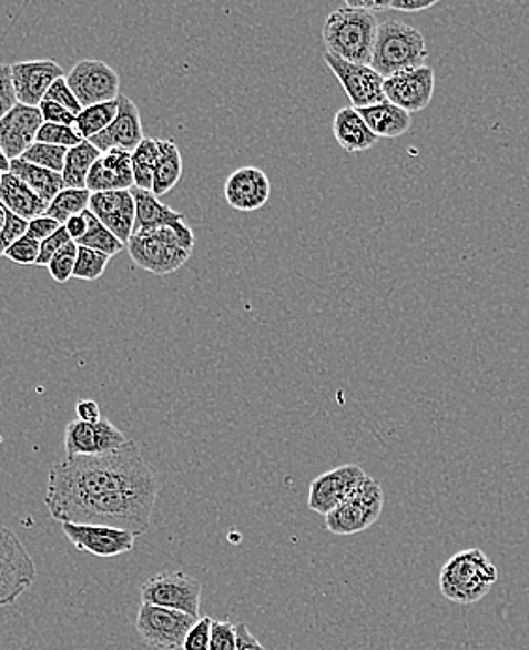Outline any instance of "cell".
Masks as SVG:
<instances>
[{"instance_id": "cell-1", "label": "cell", "mask_w": 529, "mask_h": 650, "mask_svg": "<svg viewBox=\"0 0 529 650\" xmlns=\"http://www.w3.org/2000/svg\"><path fill=\"white\" fill-rule=\"evenodd\" d=\"M159 480L134 440L100 456L51 465L45 506L61 524L105 525L135 538L151 529Z\"/></svg>"}, {"instance_id": "cell-2", "label": "cell", "mask_w": 529, "mask_h": 650, "mask_svg": "<svg viewBox=\"0 0 529 650\" xmlns=\"http://www.w3.org/2000/svg\"><path fill=\"white\" fill-rule=\"evenodd\" d=\"M498 568L479 548L452 555L439 572V592L460 606L481 602L498 583Z\"/></svg>"}, {"instance_id": "cell-3", "label": "cell", "mask_w": 529, "mask_h": 650, "mask_svg": "<svg viewBox=\"0 0 529 650\" xmlns=\"http://www.w3.org/2000/svg\"><path fill=\"white\" fill-rule=\"evenodd\" d=\"M376 13L342 7L323 24L327 53L353 64H370L377 34Z\"/></svg>"}, {"instance_id": "cell-4", "label": "cell", "mask_w": 529, "mask_h": 650, "mask_svg": "<svg viewBox=\"0 0 529 650\" xmlns=\"http://www.w3.org/2000/svg\"><path fill=\"white\" fill-rule=\"evenodd\" d=\"M428 49L420 31L404 21L389 19L377 27L370 67L382 78L426 67Z\"/></svg>"}, {"instance_id": "cell-5", "label": "cell", "mask_w": 529, "mask_h": 650, "mask_svg": "<svg viewBox=\"0 0 529 650\" xmlns=\"http://www.w3.org/2000/svg\"><path fill=\"white\" fill-rule=\"evenodd\" d=\"M130 260L154 276H167L189 263L192 252L181 244L175 230L159 227L130 236Z\"/></svg>"}, {"instance_id": "cell-6", "label": "cell", "mask_w": 529, "mask_h": 650, "mask_svg": "<svg viewBox=\"0 0 529 650\" xmlns=\"http://www.w3.org/2000/svg\"><path fill=\"white\" fill-rule=\"evenodd\" d=\"M384 489L377 480L366 476L359 488L325 516V529L338 536L359 535L376 524L384 512Z\"/></svg>"}, {"instance_id": "cell-7", "label": "cell", "mask_w": 529, "mask_h": 650, "mask_svg": "<svg viewBox=\"0 0 529 650\" xmlns=\"http://www.w3.org/2000/svg\"><path fill=\"white\" fill-rule=\"evenodd\" d=\"M37 565L18 535L0 527V608L12 606L31 589Z\"/></svg>"}, {"instance_id": "cell-8", "label": "cell", "mask_w": 529, "mask_h": 650, "mask_svg": "<svg viewBox=\"0 0 529 650\" xmlns=\"http://www.w3.org/2000/svg\"><path fill=\"white\" fill-rule=\"evenodd\" d=\"M201 583L184 572H165L141 585V603L200 617Z\"/></svg>"}, {"instance_id": "cell-9", "label": "cell", "mask_w": 529, "mask_h": 650, "mask_svg": "<svg viewBox=\"0 0 529 650\" xmlns=\"http://www.w3.org/2000/svg\"><path fill=\"white\" fill-rule=\"evenodd\" d=\"M200 617L141 603L135 630L149 647L159 650L183 649L184 638Z\"/></svg>"}, {"instance_id": "cell-10", "label": "cell", "mask_w": 529, "mask_h": 650, "mask_svg": "<svg viewBox=\"0 0 529 650\" xmlns=\"http://www.w3.org/2000/svg\"><path fill=\"white\" fill-rule=\"evenodd\" d=\"M67 83L81 108L113 102L121 97V78L104 61L85 59L67 73Z\"/></svg>"}, {"instance_id": "cell-11", "label": "cell", "mask_w": 529, "mask_h": 650, "mask_svg": "<svg viewBox=\"0 0 529 650\" xmlns=\"http://www.w3.org/2000/svg\"><path fill=\"white\" fill-rule=\"evenodd\" d=\"M365 470L359 465H340L329 473L316 476L308 489V508L319 516H329L349 495L365 483Z\"/></svg>"}, {"instance_id": "cell-12", "label": "cell", "mask_w": 529, "mask_h": 650, "mask_svg": "<svg viewBox=\"0 0 529 650\" xmlns=\"http://www.w3.org/2000/svg\"><path fill=\"white\" fill-rule=\"evenodd\" d=\"M325 62L340 81L352 108L363 109L385 102V79L370 64H353L325 51Z\"/></svg>"}, {"instance_id": "cell-13", "label": "cell", "mask_w": 529, "mask_h": 650, "mask_svg": "<svg viewBox=\"0 0 529 650\" xmlns=\"http://www.w3.org/2000/svg\"><path fill=\"white\" fill-rule=\"evenodd\" d=\"M129 440L108 418L98 422L73 420L67 426L64 450L67 456H100L121 448Z\"/></svg>"}, {"instance_id": "cell-14", "label": "cell", "mask_w": 529, "mask_h": 650, "mask_svg": "<svg viewBox=\"0 0 529 650\" xmlns=\"http://www.w3.org/2000/svg\"><path fill=\"white\" fill-rule=\"evenodd\" d=\"M62 532L73 548L102 559L130 553L135 546L132 532L105 525L62 524Z\"/></svg>"}, {"instance_id": "cell-15", "label": "cell", "mask_w": 529, "mask_h": 650, "mask_svg": "<svg viewBox=\"0 0 529 650\" xmlns=\"http://www.w3.org/2000/svg\"><path fill=\"white\" fill-rule=\"evenodd\" d=\"M436 75L433 68L420 67L395 73L384 81L385 100L406 113H419L433 102Z\"/></svg>"}, {"instance_id": "cell-16", "label": "cell", "mask_w": 529, "mask_h": 650, "mask_svg": "<svg viewBox=\"0 0 529 650\" xmlns=\"http://www.w3.org/2000/svg\"><path fill=\"white\" fill-rule=\"evenodd\" d=\"M143 139H145V132H143L140 109L134 100L121 94L115 121L111 122L104 132L89 139V143L96 146L102 154L110 151H124L132 154Z\"/></svg>"}, {"instance_id": "cell-17", "label": "cell", "mask_w": 529, "mask_h": 650, "mask_svg": "<svg viewBox=\"0 0 529 650\" xmlns=\"http://www.w3.org/2000/svg\"><path fill=\"white\" fill-rule=\"evenodd\" d=\"M67 73L53 59L42 61L13 62L12 81L18 102L29 108H38L48 94L49 87Z\"/></svg>"}, {"instance_id": "cell-18", "label": "cell", "mask_w": 529, "mask_h": 650, "mask_svg": "<svg viewBox=\"0 0 529 650\" xmlns=\"http://www.w3.org/2000/svg\"><path fill=\"white\" fill-rule=\"evenodd\" d=\"M40 109L18 103L8 115L0 119V146L8 160H18L37 143L42 128Z\"/></svg>"}, {"instance_id": "cell-19", "label": "cell", "mask_w": 529, "mask_h": 650, "mask_svg": "<svg viewBox=\"0 0 529 650\" xmlns=\"http://www.w3.org/2000/svg\"><path fill=\"white\" fill-rule=\"evenodd\" d=\"M89 211L122 242L129 244L134 235L135 201L130 190L92 193Z\"/></svg>"}, {"instance_id": "cell-20", "label": "cell", "mask_w": 529, "mask_h": 650, "mask_svg": "<svg viewBox=\"0 0 529 650\" xmlns=\"http://www.w3.org/2000/svg\"><path fill=\"white\" fill-rule=\"evenodd\" d=\"M224 195L227 205L235 211H260L271 200V181L262 169L246 165L227 176Z\"/></svg>"}, {"instance_id": "cell-21", "label": "cell", "mask_w": 529, "mask_h": 650, "mask_svg": "<svg viewBox=\"0 0 529 650\" xmlns=\"http://www.w3.org/2000/svg\"><path fill=\"white\" fill-rule=\"evenodd\" d=\"M134 187L132 154L124 151H110L98 158L87 176V190L91 193L122 192Z\"/></svg>"}, {"instance_id": "cell-22", "label": "cell", "mask_w": 529, "mask_h": 650, "mask_svg": "<svg viewBox=\"0 0 529 650\" xmlns=\"http://www.w3.org/2000/svg\"><path fill=\"white\" fill-rule=\"evenodd\" d=\"M0 205L4 206L13 216L31 222L48 212L49 203L38 197L31 187L12 173H2L0 181Z\"/></svg>"}, {"instance_id": "cell-23", "label": "cell", "mask_w": 529, "mask_h": 650, "mask_svg": "<svg viewBox=\"0 0 529 650\" xmlns=\"http://www.w3.org/2000/svg\"><path fill=\"white\" fill-rule=\"evenodd\" d=\"M130 192L134 195L135 201L134 233L159 230V227L175 230L176 225L186 222V217L183 214H179L170 206L164 205L153 192H146V190H140V187H132Z\"/></svg>"}, {"instance_id": "cell-24", "label": "cell", "mask_w": 529, "mask_h": 650, "mask_svg": "<svg viewBox=\"0 0 529 650\" xmlns=\"http://www.w3.org/2000/svg\"><path fill=\"white\" fill-rule=\"evenodd\" d=\"M336 143L346 152H365L376 146L377 138L355 108L340 109L333 121Z\"/></svg>"}, {"instance_id": "cell-25", "label": "cell", "mask_w": 529, "mask_h": 650, "mask_svg": "<svg viewBox=\"0 0 529 650\" xmlns=\"http://www.w3.org/2000/svg\"><path fill=\"white\" fill-rule=\"evenodd\" d=\"M366 126L370 128V132L377 139H395L400 138L404 133L409 132L411 128V115L406 113L404 109L396 108L393 103L385 102L376 103L370 108L357 109Z\"/></svg>"}, {"instance_id": "cell-26", "label": "cell", "mask_w": 529, "mask_h": 650, "mask_svg": "<svg viewBox=\"0 0 529 650\" xmlns=\"http://www.w3.org/2000/svg\"><path fill=\"white\" fill-rule=\"evenodd\" d=\"M10 173L18 176L19 181H23L45 203H51L64 190L62 173L38 167V165H32V163L23 162L21 158L10 162Z\"/></svg>"}, {"instance_id": "cell-27", "label": "cell", "mask_w": 529, "mask_h": 650, "mask_svg": "<svg viewBox=\"0 0 529 650\" xmlns=\"http://www.w3.org/2000/svg\"><path fill=\"white\" fill-rule=\"evenodd\" d=\"M159 143V163L154 169L153 193L162 197L179 184L183 176V156L175 141L170 139H156Z\"/></svg>"}, {"instance_id": "cell-28", "label": "cell", "mask_w": 529, "mask_h": 650, "mask_svg": "<svg viewBox=\"0 0 529 650\" xmlns=\"http://www.w3.org/2000/svg\"><path fill=\"white\" fill-rule=\"evenodd\" d=\"M102 152L89 141H83L78 146L68 149L64 169H62V181L68 190H87V176L91 173L92 165L98 162Z\"/></svg>"}, {"instance_id": "cell-29", "label": "cell", "mask_w": 529, "mask_h": 650, "mask_svg": "<svg viewBox=\"0 0 529 650\" xmlns=\"http://www.w3.org/2000/svg\"><path fill=\"white\" fill-rule=\"evenodd\" d=\"M159 163V143L156 139L145 138L132 152V173L134 187L153 192L154 169Z\"/></svg>"}, {"instance_id": "cell-30", "label": "cell", "mask_w": 529, "mask_h": 650, "mask_svg": "<svg viewBox=\"0 0 529 650\" xmlns=\"http://www.w3.org/2000/svg\"><path fill=\"white\" fill-rule=\"evenodd\" d=\"M116 113H119V98L113 102L96 103L91 108H83V111L78 115V121H75V130L81 138L89 141L98 133L104 132L105 128L115 121Z\"/></svg>"}, {"instance_id": "cell-31", "label": "cell", "mask_w": 529, "mask_h": 650, "mask_svg": "<svg viewBox=\"0 0 529 650\" xmlns=\"http://www.w3.org/2000/svg\"><path fill=\"white\" fill-rule=\"evenodd\" d=\"M83 216L87 220V233L80 242H75L78 246L91 247L110 257H115L126 247L91 211L83 212Z\"/></svg>"}, {"instance_id": "cell-32", "label": "cell", "mask_w": 529, "mask_h": 650, "mask_svg": "<svg viewBox=\"0 0 529 650\" xmlns=\"http://www.w3.org/2000/svg\"><path fill=\"white\" fill-rule=\"evenodd\" d=\"M91 195L89 190H68L64 187L55 200L49 203L45 216L53 217L55 222L64 225L70 217L80 216L83 212L89 211Z\"/></svg>"}, {"instance_id": "cell-33", "label": "cell", "mask_w": 529, "mask_h": 650, "mask_svg": "<svg viewBox=\"0 0 529 650\" xmlns=\"http://www.w3.org/2000/svg\"><path fill=\"white\" fill-rule=\"evenodd\" d=\"M110 261V255H105V253L96 252V250H91V247L78 246V260H75V268H73L72 277H75V280H85V282H94L98 277L104 276Z\"/></svg>"}, {"instance_id": "cell-34", "label": "cell", "mask_w": 529, "mask_h": 650, "mask_svg": "<svg viewBox=\"0 0 529 650\" xmlns=\"http://www.w3.org/2000/svg\"><path fill=\"white\" fill-rule=\"evenodd\" d=\"M68 149L64 146L45 145V143H34V145L24 152L21 160L38 167L49 169L55 173H62L64 160H67Z\"/></svg>"}, {"instance_id": "cell-35", "label": "cell", "mask_w": 529, "mask_h": 650, "mask_svg": "<svg viewBox=\"0 0 529 650\" xmlns=\"http://www.w3.org/2000/svg\"><path fill=\"white\" fill-rule=\"evenodd\" d=\"M38 143H45V145L64 146V149H72L83 143L85 139L81 138L78 130L72 126H61V124H49L43 122L40 132L37 135Z\"/></svg>"}, {"instance_id": "cell-36", "label": "cell", "mask_w": 529, "mask_h": 650, "mask_svg": "<svg viewBox=\"0 0 529 650\" xmlns=\"http://www.w3.org/2000/svg\"><path fill=\"white\" fill-rule=\"evenodd\" d=\"M75 260H78V244L68 242L67 246L62 247L61 252L55 253V257L49 261V276L53 277L57 284H67L68 280L73 276Z\"/></svg>"}, {"instance_id": "cell-37", "label": "cell", "mask_w": 529, "mask_h": 650, "mask_svg": "<svg viewBox=\"0 0 529 650\" xmlns=\"http://www.w3.org/2000/svg\"><path fill=\"white\" fill-rule=\"evenodd\" d=\"M208 650H237V624L230 620H214Z\"/></svg>"}, {"instance_id": "cell-38", "label": "cell", "mask_w": 529, "mask_h": 650, "mask_svg": "<svg viewBox=\"0 0 529 650\" xmlns=\"http://www.w3.org/2000/svg\"><path fill=\"white\" fill-rule=\"evenodd\" d=\"M38 255H40V242L32 241L31 236L24 235L23 238H19L13 246L8 247V252L4 253L7 260L18 265L29 266L37 265Z\"/></svg>"}, {"instance_id": "cell-39", "label": "cell", "mask_w": 529, "mask_h": 650, "mask_svg": "<svg viewBox=\"0 0 529 650\" xmlns=\"http://www.w3.org/2000/svg\"><path fill=\"white\" fill-rule=\"evenodd\" d=\"M43 100H48V102L59 103L62 108L68 109L70 113L78 116L80 115L83 108H81V103L78 102V98L70 91V87H68L67 78L57 79L55 83L49 87L48 94Z\"/></svg>"}, {"instance_id": "cell-40", "label": "cell", "mask_w": 529, "mask_h": 650, "mask_svg": "<svg viewBox=\"0 0 529 650\" xmlns=\"http://www.w3.org/2000/svg\"><path fill=\"white\" fill-rule=\"evenodd\" d=\"M211 628L213 619L211 617H201L195 620L194 627L184 638L183 650H208L211 647Z\"/></svg>"}, {"instance_id": "cell-41", "label": "cell", "mask_w": 529, "mask_h": 650, "mask_svg": "<svg viewBox=\"0 0 529 650\" xmlns=\"http://www.w3.org/2000/svg\"><path fill=\"white\" fill-rule=\"evenodd\" d=\"M18 103L16 89H13L12 64L0 62V119L8 115Z\"/></svg>"}, {"instance_id": "cell-42", "label": "cell", "mask_w": 529, "mask_h": 650, "mask_svg": "<svg viewBox=\"0 0 529 650\" xmlns=\"http://www.w3.org/2000/svg\"><path fill=\"white\" fill-rule=\"evenodd\" d=\"M27 227H29V222H24L21 217L13 216L12 212L7 211V225H4V230L0 231V257L8 252V247L13 246L19 238L27 235Z\"/></svg>"}, {"instance_id": "cell-43", "label": "cell", "mask_w": 529, "mask_h": 650, "mask_svg": "<svg viewBox=\"0 0 529 650\" xmlns=\"http://www.w3.org/2000/svg\"><path fill=\"white\" fill-rule=\"evenodd\" d=\"M68 242L70 241V236H68L67 230H64V225H62L61 230L53 233V235L45 238V241L40 242V255H38L37 265L38 266H48L49 261L55 257V253L61 252L62 247L67 246Z\"/></svg>"}, {"instance_id": "cell-44", "label": "cell", "mask_w": 529, "mask_h": 650, "mask_svg": "<svg viewBox=\"0 0 529 650\" xmlns=\"http://www.w3.org/2000/svg\"><path fill=\"white\" fill-rule=\"evenodd\" d=\"M40 113H42L43 122H49V124H61V126H72L75 128V121H78V116L70 113L68 109L62 108L59 103L48 102V100H43L40 105Z\"/></svg>"}, {"instance_id": "cell-45", "label": "cell", "mask_w": 529, "mask_h": 650, "mask_svg": "<svg viewBox=\"0 0 529 650\" xmlns=\"http://www.w3.org/2000/svg\"><path fill=\"white\" fill-rule=\"evenodd\" d=\"M62 225L59 222H55L53 217L43 216L34 217L29 222V227H27V236H31L32 241L43 242L49 236L57 233V231L61 230Z\"/></svg>"}, {"instance_id": "cell-46", "label": "cell", "mask_w": 529, "mask_h": 650, "mask_svg": "<svg viewBox=\"0 0 529 650\" xmlns=\"http://www.w3.org/2000/svg\"><path fill=\"white\" fill-rule=\"evenodd\" d=\"M237 650H267L260 639L254 638L246 624H237Z\"/></svg>"}, {"instance_id": "cell-47", "label": "cell", "mask_w": 529, "mask_h": 650, "mask_svg": "<svg viewBox=\"0 0 529 650\" xmlns=\"http://www.w3.org/2000/svg\"><path fill=\"white\" fill-rule=\"evenodd\" d=\"M75 415H78V420L83 422H98L102 418L100 405L94 399H81V402H78Z\"/></svg>"}, {"instance_id": "cell-48", "label": "cell", "mask_w": 529, "mask_h": 650, "mask_svg": "<svg viewBox=\"0 0 529 650\" xmlns=\"http://www.w3.org/2000/svg\"><path fill=\"white\" fill-rule=\"evenodd\" d=\"M438 0H426V2H415V0H398V2H390L389 10H398V12H425L430 8L436 7Z\"/></svg>"}, {"instance_id": "cell-49", "label": "cell", "mask_w": 529, "mask_h": 650, "mask_svg": "<svg viewBox=\"0 0 529 650\" xmlns=\"http://www.w3.org/2000/svg\"><path fill=\"white\" fill-rule=\"evenodd\" d=\"M389 0H385V2H377V0H346L344 2V7L346 8L370 13L379 12V10H389Z\"/></svg>"}, {"instance_id": "cell-50", "label": "cell", "mask_w": 529, "mask_h": 650, "mask_svg": "<svg viewBox=\"0 0 529 650\" xmlns=\"http://www.w3.org/2000/svg\"><path fill=\"white\" fill-rule=\"evenodd\" d=\"M64 230H67L68 236H70V241L72 242H80L83 238V235L87 233V220L83 214L80 216H73L64 223Z\"/></svg>"}, {"instance_id": "cell-51", "label": "cell", "mask_w": 529, "mask_h": 650, "mask_svg": "<svg viewBox=\"0 0 529 650\" xmlns=\"http://www.w3.org/2000/svg\"><path fill=\"white\" fill-rule=\"evenodd\" d=\"M0 173H10V160L2 151V146H0Z\"/></svg>"}, {"instance_id": "cell-52", "label": "cell", "mask_w": 529, "mask_h": 650, "mask_svg": "<svg viewBox=\"0 0 529 650\" xmlns=\"http://www.w3.org/2000/svg\"><path fill=\"white\" fill-rule=\"evenodd\" d=\"M4 225H7V209L0 205V231L4 230Z\"/></svg>"}, {"instance_id": "cell-53", "label": "cell", "mask_w": 529, "mask_h": 650, "mask_svg": "<svg viewBox=\"0 0 529 650\" xmlns=\"http://www.w3.org/2000/svg\"><path fill=\"white\" fill-rule=\"evenodd\" d=\"M0 181H2V173H0Z\"/></svg>"}]
</instances>
